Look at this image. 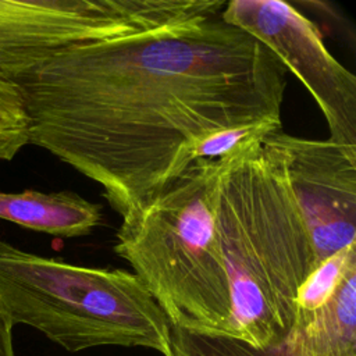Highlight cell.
I'll return each instance as SVG.
<instances>
[{
	"mask_svg": "<svg viewBox=\"0 0 356 356\" xmlns=\"http://www.w3.org/2000/svg\"><path fill=\"white\" fill-rule=\"evenodd\" d=\"M29 143L103 188L125 218L232 127L281 122L286 68L221 14L67 47L11 78Z\"/></svg>",
	"mask_w": 356,
	"mask_h": 356,
	"instance_id": "1",
	"label": "cell"
},
{
	"mask_svg": "<svg viewBox=\"0 0 356 356\" xmlns=\"http://www.w3.org/2000/svg\"><path fill=\"white\" fill-rule=\"evenodd\" d=\"M228 157L197 159L150 203L122 218L114 252L132 267L171 327L231 338L229 286L216 227Z\"/></svg>",
	"mask_w": 356,
	"mask_h": 356,
	"instance_id": "3",
	"label": "cell"
},
{
	"mask_svg": "<svg viewBox=\"0 0 356 356\" xmlns=\"http://www.w3.org/2000/svg\"><path fill=\"white\" fill-rule=\"evenodd\" d=\"M225 0H0V75L7 79L71 46L196 24Z\"/></svg>",
	"mask_w": 356,
	"mask_h": 356,
	"instance_id": "5",
	"label": "cell"
},
{
	"mask_svg": "<svg viewBox=\"0 0 356 356\" xmlns=\"http://www.w3.org/2000/svg\"><path fill=\"white\" fill-rule=\"evenodd\" d=\"M13 321L0 302V356H14L13 349Z\"/></svg>",
	"mask_w": 356,
	"mask_h": 356,
	"instance_id": "14",
	"label": "cell"
},
{
	"mask_svg": "<svg viewBox=\"0 0 356 356\" xmlns=\"http://www.w3.org/2000/svg\"><path fill=\"white\" fill-rule=\"evenodd\" d=\"M261 142L227 159L216 211L231 338L257 349L286 339L298 291L316 268L313 243L282 165Z\"/></svg>",
	"mask_w": 356,
	"mask_h": 356,
	"instance_id": "2",
	"label": "cell"
},
{
	"mask_svg": "<svg viewBox=\"0 0 356 356\" xmlns=\"http://www.w3.org/2000/svg\"><path fill=\"white\" fill-rule=\"evenodd\" d=\"M0 218L61 238L89 235L102 221V206L75 192H0Z\"/></svg>",
	"mask_w": 356,
	"mask_h": 356,
	"instance_id": "9",
	"label": "cell"
},
{
	"mask_svg": "<svg viewBox=\"0 0 356 356\" xmlns=\"http://www.w3.org/2000/svg\"><path fill=\"white\" fill-rule=\"evenodd\" d=\"M0 302L70 352L142 346L171 356V324L142 281L124 268L82 267L0 239Z\"/></svg>",
	"mask_w": 356,
	"mask_h": 356,
	"instance_id": "4",
	"label": "cell"
},
{
	"mask_svg": "<svg viewBox=\"0 0 356 356\" xmlns=\"http://www.w3.org/2000/svg\"><path fill=\"white\" fill-rule=\"evenodd\" d=\"M171 356H288L286 339L266 349L227 337L192 334L171 327Z\"/></svg>",
	"mask_w": 356,
	"mask_h": 356,
	"instance_id": "11",
	"label": "cell"
},
{
	"mask_svg": "<svg viewBox=\"0 0 356 356\" xmlns=\"http://www.w3.org/2000/svg\"><path fill=\"white\" fill-rule=\"evenodd\" d=\"M261 145L282 165L313 243L316 267L356 243V146L282 131Z\"/></svg>",
	"mask_w": 356,
	"mask_h": 356,
	"instance_id": "7",
	"label": "cell"
},
{
	"mask_svg": "<svg viewBox=\"0 0 356 356\" xmlns=\"http://www.w3.org/2000/svg\"><path fill=\"white\" fill-rule=\"evenodd\" d=\"M282 131L281 122H263L252 125H241L216 131L203 138L195 149V161L197 159L221 160L241 149L261 142L267 136Z\"/></svg>",
	"mask_w": 356,
	"mask_h": 356,
	"instance_id": "13",
	"label": "cell"
},
{
	"mask_svg": "<svg viewBox=\"0 0 356 356\" xmlns=\"http://www.w3.org/2000/svg\"><path fill=\"white\" fill-rule=\"evenodd\" d=\"M221 18L263 43L306 86L330 140L356 146V76L327 49L317 25L286 1L231 0Z\"/></svg>",
	"mask_w": 356,
	"mask_h": 356,
	"instance_id": "6",
	"label": "cell"
},
{
	"mask_svg": "<svg viewBox=\"0 0 356 356\" xmlns=\"http://www.w3.org/2000/svg\"><path fill=\"white\" fill-rule=\"evenodd\" d=\"M353 266H356V243L323 260L298 291L296 316H307L318 310L332 296L348 270Z\"/></svg>",
	"mask_w": 356,
	"mask_h": 356,
	"instance_id": "10",
	"label": "cell"
},
{
	"mask_svg": "<svg viewBox=\"0 0 356 356\" xmlns=\"http://www.w3.org/2000/svg\"><path fill=\"white\" fill-rule=\"evenodd\" d=\"M286 349L288 356H356V266L318 310L296 316Z\"/></svg>",
	"mask_w": 356,
	"mask_h": 356,
	"instance_id": "8",
	"label": "cell"
},
{
	"mask_svg": "<svg viewBox=\"0 0 356 356\" xmlns=\"http://www.w3.org/2000/svg\"><path fill=\"white\" fill-rule=\"evenodd\" d=\"M28 143V117L19 89L0 75V160H13Z\"/></svg>",
	"mask_w": 356,
	"mask_h": 356,
	"instance_id": "12",
	"label": "cell"
}]
</instances>
